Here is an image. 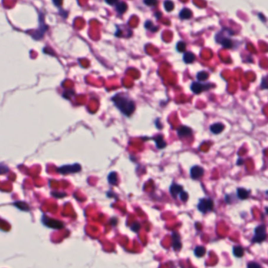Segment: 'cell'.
Here are the masks:
<instances>
[{
    "instance_id": "4316f807",
    "label": "cell",
    "mask_w": 268,
    "mask_h": 268,
    "mask_svg": "<svg viewBox=\"0 0 268 268\" xmlns=\"http://www.w3.org/2000/svg\"><path fill=\"white\" fill-rule=\"evenodd\" d=\"M131 229L134 232H137L140 230V224L139 223H134L131 227Z\"/></svg>"
},
{
    "instance_id": "2e32d148",
    "label": "cell",
    "mask_w": 268,
    "mask_h": 268,
    "mask_svg": "<svg viewBox=\"0 0 268 268\" xmlns=\"http://www.w3.org/2000/svg\"><path fill=\"white\" fill-rule=\"evenodd\" d=\"M234 255L236 257H238V258H240L244 255V249H243L241 246H235V247H234Z\"/></svg>"
},
{
    "instance_id": "cb8c5ba5",
    "label": "cell",
    "mask_w": 268,
    "mask_h": 268,
    "mask_svg": "<svg viewBox=\"0 0 268 268\" xmlns=\"http://www.w3.org/2000/svg\"><path fill=\"white\" fill-rule=\"evenodd\" d=\"M186 45L184 42H179L177 43L176 49L179 52H184L186 49Z\"/></svg>"
},
{
    "instance_id": "5bb4252c",
    "label": "cell",
    "mask_w": 268,
    "mask_h": 268,
    "mask_svg": "<svg viewBox=\"0 0 268 268\" xmlns=\"http://www.w3.org/2000/svg\"><path fill=\"white\" fill-rule=\"evenodd\" d=\"M154 141H155L156 143L157 147L159 148V149H163V148H165V147H166V145H167V144H166V142L164 140V139H163V137L161 136H158V137H157L155 138V140H154Z\"/></svg>"
},
{
    "instance_id": "d6986e66",
    "label": "cell",
    "mask_w": 268,
    "mask_h": 268,
    "mask_svg": "<svg viewBox=\"0 0 268 268\" xmlns=\"http://www.w3.org/2000/svg\"><path fill=\"white\" fill-rule=\"evenodd\" d=\"M108 183L113 185H116V182H117V176L116 173L115 172H112L111 173H109V175L108 177Z\"/></svg>"
},
{
    "instance_id": "ba28073f",
    "label": "cell",
    "mask_w": 268,
    "mask_h": 268,
    "mask_svg": "<svg viewBox=\"0 0 268 268\" xmlns=\"http://www.w3.org/2000/svg\"><path fill=\"white\" fill-rule=\"evenodd\" d=\"M172 247L175 250H179L181 249L182 244L181 241H180V237H179V234L176 232H173L172 233Z\"/></svg>"
},
{
    "instance_id": "277c9868",
    "label": "cell",
    "mask_w": 268,
    "mask_h": 268,
    "mask_svg": "<svg viewBox=\"0 0 268 268\" xmlns=\"http://www.w3.org/2000/svg\"><path fill=\"white\" fill-rule=\"evenodd\" d=\"M81 169V167L79 164L75 165H71V166H64L61 168H59L57 170L60 173L62 174H68V173H78Z\"/></svg>"
},
{
    "instance_id": "f546056e",
    "label": "cell",
    "mask_w": 268,
    "mask_h": 268,
    "mask_svg": "<svg viewBox=\"0 0 268 268\" xmlns=\"http://www.w3.org/2000/svg\"><path fill=\"white\" fill-rule=\"evenodd\" d=\"M5 168H6V166H3V165H2V166H0V173H6L7 172V170H8V169H5Z\"/></svg>"
},
{
    "instance_id": "9a60e30c",
    "label": "cell",
    "mask_w": 268,
    "mask_h": 268,
    "mask_svg": "<svg viewBox=\"0 0 268 268\" xmlns=\"http://www.w3.org/2000/svg\"><path fill=\"white\" fill-rule=\"evenodd\" d=\"M250 191H247L245 188H238L237 190V193H238V197L240 199H246L249 197Z\"/></svg>"
},
{
    "instance_id": "f1b7e54d",
    "label": "cell",
    "mask_w": 268,
    "mask_h": 268,
    "mask_svg": "<svg viewBox=\"0 0 268 268\" xmlns=\"http://www.w3.org/2000/svg\"><path fill=\"white\" fill-rule=\"evenodd\" d=\"M261 86L263 89H267V78L264 77L263 79H262V82H261Z\"/></svg>"
},
{
    "instance_id": "7c38bea8",
    "label": "cell",
    "mask_w": 268,
    "mask_h": 268,
    "mask_svg": "<svg viewBox=\"0 0 268 268\" xmlns=\"http://www.w3.org/2000/svg\"><path fill=\"white\" fill-rule=\"evenodd\" d=\"M180 18L186 20V19H190L192 16V11L188 8H184L181 10L180 14H179Z\"/></svg>"
},
{
    "instance_id": "9c48e42d",
    "label": "cell",
    "mask_w": 268,
    "mask_h": 268,
    "mask_svg": "<svg viewBox=\"0 0 268 268\" xmlns=\"http://www.w3.org/2000/svg\"><path fill=\"white\" fill-rule=\"evenodd\" d=\"M182 191H183L182 187L176 184H172L171 187H170V193L174 198H176L177 196L179 195Z\"/></svg>"
},
{
    "instance_id": "3957f363",
    "label": "cell",
    "mask_w": 268,
    "mask_h": 268,
    "mask_svg": "<svg viewBox=\"0 0 268 268\" xmlns=\"http://www.w3.org/2000/svg\"><path fill=\"white\" fill-rule=\"evenodd\" d=\"M266 227L264 224H262V225L257 227L255 229V235L252 238V242L260 243L266 239Z\"/></svg>"
},
{
    "instance_id": "44dd1931",
    "label": "cell",
    "mask_w": 268,
    "mask_h": 268,
    "mask_svg": "<svg viewBox=\"0 0 268 268\" xmlns=\"http://www.w3.org/2000/svg\"><path fill=\"white\" fill-rule=\"evenodd\" d=\"M197 78H198V81H205L208 78V73L205 71H201L198 73Z\"/></svg>"
},
{
    "instance_id": "4fadbf2b",
    "label": "cell",
    "mask_w": 268,
    "mask_h": 268,
    "mask_svg": "<svg viewBox=\"0 0 268 268\" xmlns=\"http://www.w3.org/2000/svg\"><path fill=\"white\" fill-rule=\"evenodd\" d=\"M195 60V56L193 53L191 52H186L183 55V61L186 64H191L193 63V61Z\"/></svg>"
},
{
    "instance_id": "5b68a950",
    "label": "cell",
    "mask_w": 268,
    "mask_h": 268,
    "mask_svg": "<svg viewBox=\"0 0 268 268\" xmlns=\"http://www.w3.org/2000/svg\"><path fill=\"white\" fill-rule=\"evenodd\" d=\"M210 87H211V85L209 83L205 85L199 82H195L191 84L190 89L194 94H199V93H202L203 91L208 89Z\"/></svg>"
},
{
    "instance_id": "7a4b0ae2",
    "label": "cell",
    "mask_w": 268,
    "mask_h": 268,
    "mask_svg": "<svg viewBox=\"0 0 268 268\" xmlns=\"http://www.w3.org/2000/svg\"><path fill=\"white\" fill-rule=\"evenodd\" d=\"M213 208H214V202L210 198H201L198 205V210L202 213H206L209 211H212Z\"/></svg>"
},
{
    "instance_id": "30bf717a",
    "label": "cell",
    "mask_w": 268,
    "mask_h": 268,
    "mask_svg": "<svg viewBox=\"0 0 268 268\" xmlns=\"http://www.w3.org/2000/svg\"><path fill=\"white\" fill-rule=\"evenodd\" d=\"M177 133L179 137H189L191 135L192 129L187 126H181L177 131Z\"/></svg>"
},
{
    "instance_id": "6da1fadb",
    "label": "cell",
    "mask_w": 268,
    "mask_h": 268,
    "mask_svg": "<svg viewBox=\"0 0 268 268\" xmlns=\"http://www.w3.org/2000/svg\"><path fill=\"white\" fill-rule=\"evenodd\" d=\"M114 104L126 116H131L134 111L135 104L134 101L124 93L116 94L112 98Z\"/></svg>"
},
{
    "instance_id": "52a82bcc",
    "label": "cell",
    "mask_w": 268,
    "mask_h": 268,
    "mask_svg": "<svg viewBox=\"0 0 268 268\" xmlns=\"http://www.w3.org/2000/svg\"><path fill=\"white\" fill-rule=\"evenodd\" d=\"M43 223L46 226L49 227H52V228H61L63 227V224L61 223L60 221L55 220L53 219H43Z\"/></svg>"
},
{
    "instance_id": "d4e9b609",
    "label": "cell",
    "mask_w": 268,
    "mask_h": 268,
    "mask_svg": "<svg viewBox=\"0 0 268 268\" xmlns=\"http://www.w3.org/2000/svg\"><path fill=\"white\" fill-rule=\"evenodd\" d=\"M179 198H180V199H181L182 202H186V201L188 199V194L186 193V192H185L184 191H182L181 193L179 194Z\"/></svg>"
},
{
    "instance_id": "1f68e13d",
    "label": "cell",
    "mask_w": 268,
    "mask_h": 268,
    "mask_svg": "<svg viewBox=\"0 0 268 268\" xmlns=\"http://www.w3.org/2000/svg\"><path fill=\"white\" fill-rule=\"evenodd\" d=\"M54 1V3L57 6H60L62 3V0H53Z\"/></svg>"
},
{
    "instance_id": "7402d4cb",
    "label": "cell",
    "mask_w": 268,
    "mask_h": 268,
    "mask_svg": "<svg viewBox=\"0 0 268 268\" xmlns=\"http://www.w3.org/2000/svg\"><path fill=\"white\" fill-rule=\"evenodd\" d=\"M145 27H146V28L150 29L153 32H154V31H157V30H158L157 27H153V22H152L151 21H146V24H145Z\"/></svg>"
},
{
    "instance_id": "603a6c76",
    "label": "cell",
    "mask_w": 268,
    "mask_h": 268,
    "mask_svg": "<svg viewBox=\"0 0 268 268\" xmlns=\"http://www.w3.org/2000/svg\"><path fill=\"white\" fill-rule=\"evenodd\" d=\"M14 205H16L17 207L19 208V209H21V210H24V211H25V210H27V211H28V210L29 209V208H28V205H27L26 203L22 202H16L15 204H14Z\"/></svg>"
},
{
    "instance_id": "e0dca14e",
    "label": "cell",
    "mask_w": 268,
    "mask_h": 268,
    "mask_svg": "<svg viewBox=\"0 0 268 268\" xmlns=\"http://www.w3.org/2000/svg\"><path fill=\"white\" fill-rule=\"evenodd\" d=\"M127 9V4L124 2H120L119 3H117L116 5V10L119 12V14H124V12H126Z\"/></svg>"
},
{
    "instance_id": "d6a6232c",
    "label": "cell",
    "mask_w": 268,
    "mask_h": 268,
    "mask_svg": "<svg viewBox=\"0 0 268 268\" xmlns=\"http://www.w3.org/2000/svg\"><path fill=\"white\" fill-rule=\"evenodd\" d=\"M242 162H243L242 160H241V159H239V161H238V162H237V164H238V165H241V164L242 163Z\"/></svg>"
},
{
    "instance_id": "8fae6325",
    "label": "cell",
    "mask_w": 268,
    "mask_h": 268,
    "mask_svg": "<svg viewBox=\"0 0 268 268\" xmlns=\"http://www.w3.org/2000/svg\"><path fill=\"white\" fill-rule=\"evenodd\" d=\"M224 129V126L222 123H215L210 126V130L211 132L214 133V134H219L222 133Z\"/></svg>"
},
{
    "instance_id": "ffe728a7",
    "label": "cell",
    "mask_w": 268,
    "mask_h": 268,
    "mask_svg": "<svg viewBox=\"0 0 268 268\" xmlns=\"http://www.w3.org/2000/svg\"><path fill=\"white\" fill-rule=\"evenodd\" d=\"M164 6L166 11L171 12L174 9V3L171 0H166L164 3Z\"/></svg>"
},
{
    "instance_id": "484cf974",
    "label": "cell",
    "mask_w": 268,
    "mask_h": 268,
    "mask_svg": "<svg viewBox=\"0 0 268 268\" xmlns=\"http://www.w3.org/2000/svg\"><path fill=\"white\" fill-rule=\"evenodd\" d=\"M144 3L147 6H156L157 4V0H144Z\"/></svg>"
},
{
    "instance_id": "4dcf8cb0",
    "label": "cell",
    "mask_w": 268,
    "mask_h": 268,
    "mask_svg": "<svg viewBox=\"0 0 268 268\" xmlns=\"http://www.w3.org/2000/svg\"><path fill=\"white\" fill-rule=\"evenodd\" d=\"M118 0H106V2L109 5H114L117 2Z\"/></svg>"
},
{
    "instance_id": "8992f818",
    "label": "cell",
    "mask_w": 268,
    "mask_h": 268,
    "mask_svg": "<svg viewBox=\"0 0 268 268\" xmlns=\"http://www.w3.org/2000/svg\"><path fill=\"white\" fill-rule=\"evenodd\" d=\"M205 170L202 167L199 166H195L192 167L190 169V177L193 179H200L204 175Z\"/></svg>"
},
{
    "instance_id": "83f0119b",
    "label": "cell",
    "mask_w": 268,
    "mask_h": 268,
    "mask_svg": "<svg viewBox=\"0 0 268 268\" xmlns=\"http://www.w3.org/2000/svg\"><path fill=\"white\" fill-rule=\"evenodd\" d=\"M248 268H262L261 266L257 263L255 262H251L249 264H248Z\"/></svg>"
},
{
    "instance_id": "ac0fdd59",
    "label": "cell",
    "mask_w": 268,
    "mask_h": 268,
    "mask_svg": "<svg viewBox=\"0 0 268 268\" xmlns=\"http://www.w3.org/2000/svg\"><path fill=\"white\" fill-rule=\"evenodd\" d=\"M205 252H206L205 248L203 247V246H198V247H196L195 250H194V253L198 257H203L205 254Z\"/></svg>"
}]
</instances>
